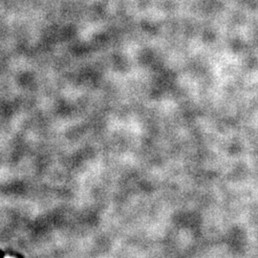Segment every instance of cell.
Returning <instances> with one entry per match:
<instances>
[{"label": "cell", "mask_w": 258, "mask_h": 258, "mask_svg": "<svg viewBox=\"0 0 258 258\" xmlns=\"http://www.w3.org/2000/svg\"><path fill=\"white\" fill-rule=\"evenodd\" d=\"M1 257H4V253H3L2 252H0V258Z\"/></svg>", "instance_id": "cell-1"}]
</instances>
